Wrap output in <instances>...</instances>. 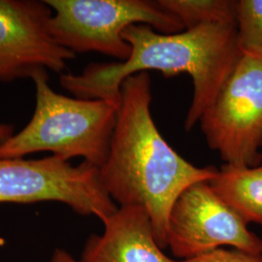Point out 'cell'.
<instances>
[{"label":"cell","mask_w":262,"mask_h":262,"mask_svg":"<svg viewBox=\"0 0 262 262\" xmlns=\"http://www.w3.org/2000/svg\"><path fill=\"white\" fill-rule=\"evenodd\" d=\"M101 235L91 236L82 262H174L162 253L146 209L119 207L103 223Z\"/></svg>","instance_id":"9"},{"label":"cell","mask_w":262,"mask_h":262,"mask_svg":"<svg viewBox=\"0 0 262 262\" xmlns=\"http://www.w3.org/2000/svg\"><path fill=\"white\" fill-rule=\"evenodd\" d=\"M209 184L248 225H262L261 164L255 167L225 164Z\"/></svg>","instance_id":"10"},{"label":"cell","mask_w":262,"mask_h":262,"mask_svg":"<svg viewBox=\"0 0 262 262\" xmlns=\"http://www.w3.org/2000/svg\"><path fill=\"white\" fill-rule=\"evenodd\" d=\"M159 6L174 15L185 29L209 24L236 23L235 1L158 0Z\"/></svg>","instance_id":"11"},{"label":"cell","mask_w":262,"mask_h":262,"mask_svg":"<svg viewBox=\"0 0 262 262\" xmlns=\"http://www.w3.org/2000/svg\"><path fill=\"white\" fill-rule=\"evenodd\" d=\"M52 9L50 31L57 44L74 54L98 53L121 61L131 54L123 32L147 25L160 33L184 31L174 15L148 0H45Z\"/></svg>","instance_id":"4"},{"label":"cell","mask_w":262,"mask_h":262,"mask_svg":"<svg viewBox=\"0 0 262 262\" xmlns=\"http://www.w3.org/2000/svg\"><path fill=\"white\" fill-rule=\"evenodd\" d=\"M55 201L104 223L119 207L105 190L99 167L51 156L40 159H0V203Z\"/></svg>","instance_id":"6"},{"label":"cell","mask_w":262,"mask_h":262,"mask_svg":"<svg viewBox=\"0 0 262 262\" xmlns=\"http://www.w3.org/2000/svg\"><path fill=\"white\" fill-rule=\"evenodd\" d=\"M150 102L148 72L129 76L122 82L109 154L99 167V177L120 207L147 210L156 241L165 249L173 204L186 188L212 180L219 169L197 167L181 157L159 132Z\"/></svg>","instance_id":"1"},{"label":"cell","mask_w":262,"mask_h":262,"mask_svg":"<svg viewBox=\"0 0 262 262\" xmlns=\"http://www.w3.org/2000/svg\"><path fill=\"white\" fill-rule=\"evenodd\" d=\"M52 9L37 0H0V81L32 78L40 71L60 73L74 53L50 31Z\"/></svg>","instance_id":"8"},{"label":"cell","mask_w":262,"mask_h":262,"mask_svg":"<svg viewBox=\"0 0 262 262\" xmlns=\"http://www.w3.org/2000/svg\"><path fill=\"white\" fill-rule=\"evenodd\" d=\"M167 242L175 256L191 259L231 246L262 255V240L211 187L201 181L186 188L170 211Z\"/></svg>","instance_id":"7"},{"label":"cell","mask_w":262,"mask_h":262,"mask_svg":"<svg viewBox=\"0 0 262 262\" xmlns=\"http://www.w3.org/2000/svg\"><path fill=\"white\" fill-rule=\"evenodd\" d=\"M14 128L12 125L0 123V144L8 140L11 136H13Z\"/></svg>","instance_id":"15"},{"label":"cell","mask_w":262,"mask_h":262,"mask_svg":"<svg viewBox=\"0 0 262 262\" xmlns=\"http://www.w3.org/2000/svg\"><path fill=\"white\" fill-rule=\"evenodd\" d=\"M129 57L120 62L91 63L80 74H60L59 84L77 98L119 103L122 82L129 76L157 70L164 76L187 74L193 83L185 121L190 131L211 107L242 55L236 23L209 24L182 32L160 33L147 25L123 32Z\"/></svg>","instance_id":"2"},{"label":"cell","mask_w":262,"mask_h":262,"mask_svg":"<svg viewBox=\"0 0 262 262\" xmlns=\"http://www.w3.org/2000/svg\"><path fill=\"white\" fill-rule=\"evenodd\" d=\"M200 127L225 164L255 167L262 160V57L242 53Z\"/></svg>","instance_id":"5"},{"label":"cell","mask_w":262,"mask_h":262,"mask_svg":"<svg viewBox=\"0 0 262 262\" xmlns=\"http://www.w3.org/2000/svg\"><path fill=\"white\" fill-rule=\"evenodd\" d=\"M51 262H82L77 261L75 258L61 249H56L55 253L53 254Z\"/></svg>","instance_id":"14"},{"label":"cell","mask_w":262,"mask_h":262,"mask_svg":"<svg viewBox=\"0 0 262 262\" xmlns=\"http://www.w3.org/2000/svg\"><path fill=\"white\" fill-rule=\"evenodd\" d=\"M174 262H262V255H255L238 250L217 249L191 259Z\"/></svg>","instance_id":"13"},{"label":"cell","mask_w":262,"mask_h":262,"mask_svg":"<svg viewBox=\"0 0 262 262\" xmlns=\"http://www.w3.org/2000/svg\"><path fill=\"white\" fill-rule=\"evenodd\" d=\"M235 9L241 52L262 57V0L235 1Z\"/></svg>","instance_id":"12"},{"label":"cell","mask_w":262,"mask_h":262,"mask_svg":"<svg viewBox=\"0 0 262 262\" xmlns=\"http://www.w3.org/2000/svg\"><path fill=\"white\" fill-rule=\"evenodd\" d=\"M31 79L36 91L33 116L21 130L0 144V159L51 151L66 161L83 158L100 167L109 154L119 103L57 94L49 84L48 71Z\"/></svg>","instance_id":"3"}]
</instances>
